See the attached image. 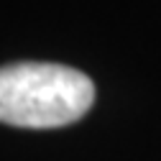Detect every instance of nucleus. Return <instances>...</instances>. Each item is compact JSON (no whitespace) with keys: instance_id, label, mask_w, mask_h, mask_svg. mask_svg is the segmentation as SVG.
Listing matches in <instances>:
<instances>
[{"instance_id":"nucleus-1","label":"nucleus","mask_w":161,"mask_h":161,"mask_svg":"<svg viewBox=\"0 0 161 161\" xmlns=\"http://www.w3.org/2000/svg\"><path fill=\"white\" fill-rule=\"evenodd\" d=\"M95 103L92 79L51 62L0 67V123L15 128H62L85 118Z\"/></svg>"}]
</instances>
